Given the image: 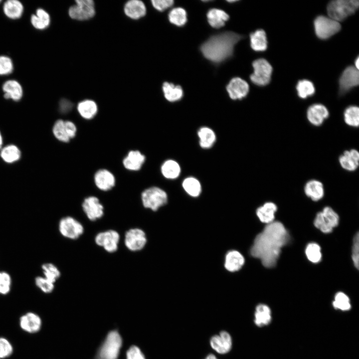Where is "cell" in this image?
Masks as SVG:
<instances>
[{
    "instance_id": "obj_1",
    "label": "cell",
    "mask_w": 359,
    "mask_h": 359,
    "mask_svg": "<svg viewBox=\"0 0 359 359\" xmlns=\"http://www.w3.org/2000/svg\"><path fill=\"white\" fill-rule=\"evenodd\" d=\"M289 240L284 225L279 221L267 224L255 237L250 249L251 255L259 259L266 268L274 267L279 257L281 248Z\"/></svg>"
},
{
    "instance_id": "obj_2",
    "label": "cell",
    "mask_w": 359,
    "mask_h": 359,
    "mask_svg": "<svg viewBox=\"0 0 359 359\" xmlns=\"http://www.w3.org/2000/svg\"><path fill=\"white\" fill-rule=\"evenodd\" d=\"M243 38V35L234 32H222L209 38L200 49L207 59L218 64L232 56L235 45Z\"/></svg>"
},
{
    "instance_id": "obj_3",
    "label": "cell",
    "mask_w": 359,
    "mask_h": 359,
    "mask_svg": "<svg viewBox=\"0 0 359 359\" xmlns=\"http://www.w3.org/2000/svg\"><path fill=\"white\" fill-rule=\"evenodd\" d=\"M358 0H336L331 1L327 6L329 17L338 22L345 20L358 9Z\"/></svg>"
},
{
    "instance_id": "obj_4",
    "label": "cell",
    "mask_w": 359,
    "mask_h": 359,
    "mask_svg": "<svg viewBox=\"0 0 359 359\" xmlns=\"http://www.w3.org/2000/svg\"><path fill=\"white\" fill-rule=\"evenodd\" d=\"M141 200L144 207L156 211L167 203L168 195L163 189L153 186L142 192Z\"/></svg>"
},
{
    "instance_id": "obj_5",
    "label": "cell",
    "mask_w": 359,
    "mask_h": 359,
    "mask_svg": "<svg viewBox=\"0 0 359 359\" xmlns=\"http://www.w3.org/2000/svg\"><path fill=\"white\" fill-rule=\"evenodd\" d=\"M122 338L116 331L110 332L102 345L98 359H117L122 346Z\"/></svg>"
},
{
    "instance_id": "obj_6",
    "label": "cell",
    "mask_w": 359,
    "mask_h": 359,
    "mask_svg": "<svg viewBox=\"0 0 359 359\" xmlns=\"http://www.w3.org/2000/svg\"><path fill=\"white\" fill-rule=\"evenodd\" d=\"M339 221V217L336 212L331 207L326 206L317 214L314 224L323 233H329L338 225Z\"/></svg>"
},
{
    "instance_id": "obj_7",
    "label": "cell",
    "mask_w": 359,
    "mask_h": 359,
    "mask_svg": "<svg viewBox=\"0 0 359 359\" xmlns=\"http://www.w3.org/2000/svg\"><path fill=\"white\" fill-rule=\"evenodd\" d=\"M253 73L250 75L251 81L260 86L266 85L271 80L272 67L265 59L260 58L252 63Z\"/></svg>"
},
{
    "instance_id": "obj_8",
    "label": "cell",
    "mask_w": 359,
    "mask_h": 359,
    "mask_svg": "<svg viewBox=\"0 0 359 359\" xmlns=\"http://www.w3.org/2000/svg\"><path fill=\"white\" fill-rule=\"evenodd\" d=\"M315 31L317 36L320 39H328L337 32L341 26L339 22L324 15L316 18L314 22Z\"/></svg>"
},
{
    "instance_id": "obj_9",
    "label": "cell",
    "mask_w": 359,
    "mask_h": 359,
    "mask_svg": "<svg viewBox=\"0 0 359 359\" xmlns=\"http://www.w3.org/2000/svg\"><path fill=\"white\" fill-rule=\"evenodd\" d=\"M120 240V234L113 229L99 232L94 238L96 244L109 253H113L117 251Z\"/></svg>"
},
{
    "instance_id": "obj_10",
    "label": "cell",
    "mask_w": 359,
    "mask_h": 359,
    "mask_svg": "<svg viewBox=\"0 0 359 359\" xmlns=\"http://www.w3.org/2000/svg\"><path fill=\"white\" fill-rule=\"evenodd\" d=\"M124 241L128 250L132 252H138L145 247L147 238L143 229L135 227L129 229L125 232Z\"/></svg>"
},
{
    "instance_id": "obj_11",
    "label": "cell",
    "mask_w": 359,
    "mask_h": 359,
    "mask_svg": "<svg viewBox=\"0 0 359 359\" xmlns=\"http://www.w3.org/2000/svg\"><path fill=\"white\" fill-rule=\"evenodd\" d=\"M233 339L227 331L222 330L212 335L209 339V344L216 354L225 355L231 352L233 347Z\"/></svg>"
},
{
    "instance_id": "obj_12",
    "label": "cell",
    "mask_w": 359,
    "mask_h": 359,
    "mask_svg": "<svg viewBox=\"0 0 359 359\" xmlns=\"http://www.w3.org/2000/svg\"><path fill=\"white\" fill-rule=\"evenodd\" d=\"M76 4L70 7L69 16L78 20H86L95 14V4L92 0H77Z\"/></svg>"
},
{
    "instance_id": "obj_13",
    "label": "cell",
    "mask_w": 359,
    "mask_h": 359,
    "mask_svg": "<svg viewBox=\"0 0 359 359\" xmlns=\"http://www.w3.org/2000/svg\"><path fill=\"white\" fill-rule=\"evenodd\" d=\"M45 277L36 278V285L44 293L51 292L54 287V283L60 276V272L58 269L51 263L44 264L42 266Z\"/></svg>"
},
{
    "instance_id": "obj_14",
    "label": "cell",
    "mask_w": 359,
    "mask_h": 359,
    "mask_svg": "<svg viewBox=\"0 0 359 359\" xmlns=\"http://www.w3.org/2000/svg\"><path fill=\"white\" fill-rule=\"evenodd\" d=\"M59 229L62 235L72 240L78 239L84 232L83 224L71 216H66L60 220Z\"/></svg>"
},
{
    "instance_id": "obj_15",
    "label": "cell",
    "mask_w": 359,
    "mask_h": 359,
    "mask_svg": "<svg viewBox=\"0 0 359 359\" xmlns=\"http://www.w3.org/2000/svg\"><path fill=\"white\" fill-rule=\"evenodd\" d=\"M82 208L87 218L91 221H96L101 219L104 214L103 204L94 196L85 198L82 203Z\"/></svg>"
},
{
    "instance_id": "obj_16",
    "label": "cell",
    "mask_w": 359,
    "mask_h": 359,
    "mask_svg": "<svg viewBox=\"0 0 359 359\" xmlns=\"http://www.w3.org/2000/svg\"><path fill=\"white\" fill-rule=\"evenodd\" d=\"M359 83V70L355 66L347 67L343 72L339 79V93L344 95Z\"/></svg>"
},
{
    "instance_id": "obj_17",
    "label": "cell",
    "mask_w": 359,
    "mask_h": 359,
    "mask_svg": "<svg viewBox=\"0 0 359 359\" xmlns=\"http://www.w3.org/2000/svg\"><path fill=\"white\" fill-rule=\"evenodd\" d=\"M20 329L28 334H35L41 329L42 321L37 314L29 312L20 316L19 319Z\"/></svg>"
},
{
    "instance_id": "obj_18",
    "label": "cell",
    "mask_w": 359,
    "mask_h": 359,
    "mask_svg": "<svg viewBox=\"0 0 359 359\" xmlns=\"http://www.w3.org/2000/svg\"><path fill=\"white\" fill-rule=\"evenodd\" d=\"M329 116V112L327 108L322 104H314L307 111L308 121L316 127L322 125Z\"/></svg>"
},
{
    "instance_id": "obj_19",
    "label": "cell",
    "mask_w": 359,
    "mask_h": 359,
    "mask_svg": "<svg viewBox=\"0 0 359 359\" xmlns=\"http://www.w3.org/2000/svg\"><path fill=\"white\" fill-rule=\"evenodd\" d=\"M226 90L233 100H240L247 96L249 92L248 83L239 77L232 78L227 85Z\"/></svg>"
},
{
    "instance_id": "obj_20",
    "label": "cell",
    "mask_w": 359,
    "mask_h": 359,
    "mask_svg": "<svg viewBox=\"0 0 359 359\" xmlns=\"http://www.w3.org/2000/svg\"><path fill=\"white\" fill-rule=\"evenodd\" d=\"M340 166L348 172H354L359 166V152L355 149L345 151L339 157Z\"/></svg>"
},
{
    "instance_id": "obj_21",
    "label": "cell",
    "mask_w": 359,
    "mask_h": 359,
    "mask_svg": "<svg viewBox=\"0 0 359 359\" xmlns=\"http://www.w3.org/2000/svg\"><path fill=\"white\" fill-rule=\"evenodd\" d=\"M94 181L99 189L103 191H107L115 185V178L114 175L107 170L101 169L95 173Z\"/></svg>"
},
{
    "instance_id": "obj_22",
    "label": "cell",
    "mask_w": 359,
    "mask_h": 359,
    "mask_svg": "<svg viewBox=\"0 0 359 359\" xmlns=\"http://www.w3.org/2000/svg\"><path fill=\"white\" fill-rule=\"evenodd\" d=\"M304 191L306 195L315 201L321 199L325 193L323 183L315 179L310 180L305 183Z\"/></svg>"
},
{
    "instance_id": "obj_23",
    "label": "cell",
    "mask_w": 359,
    "mask_h": 359,
    "mask_svg": "<svg viewBox=\"0 0 359 359\" xmlns=\"http://www.w3.org/2000/svg\"><path fill=\"white\" fill-rule=\"evenodd\" d=\"M4 97L15 101H19L23 96V89L21 84L15 80H8L2 85Z\"/></svg>"
},
{
    "instance_id": "obj_24",
    "label": "cell",
    "mask_w": 359,
    "mask_h": 359,
    "mask_svg": "<svg viewBox=\"0 0 359 359\" xmlns=\"http://www.w3.org/2000/svg\"><path fill=\"white\" fill-rule=\"evenodd\" d=\"M124 10L125 14L133 19H138L144 16L146 13V6L140 0L128 1L124 5Z\"/></svg>"
},
{
    "instance_id": "obj_25",
    "label": "cell",
    "mask_w": 359,
    "mask_h": 359,
    "mask_svg": "<svg viewBox=\"0 0 359 359\" xmlns=\"http://www.w3.org/2000/svg\"><path fill=\"white\" fill-rule=\"evenodd\" d=\"M145 161V157L139 151H131L124 159V167L130 171H138Z\"/></svg>"
},
{
    "instance_id": "obj_26",
    "label": "cell",
    "mask_w": 359,
    "mask_h": 359,
    "mask_svg": "<svg viewBox=\"0 0 359 359\" xmlns=\"http://www.w3.org/2000/svg\"><path fill=\"white\" fill-rule=\"evenodd\" d=\"M277 210L276 204L267 202L257 209L256 215L262 222L269 224L274 221Z\"/></svg>"
},
{
    "instance_id": "obj_27",
    "label": "cell",
    "mask_w": 359,
    "mask_h": 359,
    "mask_svg": "<svg viewBox=\"0 0 359 359\" xmlns=\"http://www.w3.org/2000/svg\"><path fill=\"white\" fill-rule=\"evenodd\" d=\"M244 258L237 251L231 250L225 256L224 266L229 271L234 272L239 270L244 265Z\"/></svg>"
},
{
    "instance_id": "obj_28",
    "label": "cell",
    "mask_w": 359,
    "mask_h": 359,
    "mask_svg": "<svg viewBox=\"0 0 359 359\" xmlns=\"http://www.w3.org/2000/svg\"><path fill=\"white\" fill-rule=\"evenodd\" d=\"M271 320V311L266 305L260 304L255 308L254 322L256 326L261 327L267 325Z\"/></svg>"
},
{
    "instance_id": "obj_29",
    "label": "cell",
    "mask_w": 359,
    "mask_h": 359,
    "mask_svg": "<svg viewBox=\"0 0 359 359\" xmlns=\"http://www.w3.org/2000/svg\"><path fill=\"white\" fill-rule=\"evenodd\" d=\"M199 144L201 148L207 149L215 143L216 136L214 131L208 127H202L197 131Z\"/></svg>"
},
{
    "instance_id": "obj_30",
    "label": "cell",
    "mask_w": 359,
    "mask_h": 359,
    "mask_svg": "<svg viewBox=\"0 0 359 359\" xmlns=\"http://www.w3.org/2000/svg\"><path fill=\"white\" fill-rule=\"evenodd\" d=\"M4 14L9 18L16 19L20 18L23 12L22 3L17 0H8L3 5Z\"/></svg>"
},
{
    "instance_id": "obj_31",
    "label": "cell",
    "mask_w": 359,
    "mask_h": 359,
    "mask_svg": "<svg viewBox=\"0 0 359 359\" xmlns=\"http://www.w3.org/2000/svg\"><path fill=\"white\" fill-rule=\"evenodd\" d=\"M208 22L213 28H219L223 26L229 19V15L224 11L217 9H210L207 13Z\"/></svg>"
},
{
    "instance_id": "obj_32",
    "label": "cell",
    "mask_w": 359,
    "mask_h": 359,
    "mask_svg": "<svg viewBox=\"0 0 359 359\" xmlns=\"http://www.w3.org/2000/svg\"><path fill=\"white\" fill-rule=\"evenodd\" d=\"M250 45L256 51H264L267 48V39L265 31L258 29L250 34Z\"/></svg>"
},
{
    "instance_id": "obj_33",
    "label": "cell",
    "mask_w": 359,
    "mask_h": 359,
    "mask_svg": "<svg viewBox=\"0 0 359 359\" xmlns=\"http://www.w3.org/2000/svg\"><path fill=\"white\" fill-rule=\"evenodd\" d=\"M163 176L167 179L174 180L178 178L181 173L180 164L174 160L165 161L161 168Z\"/></svg>"
},
{
    "instance_id": "obj_34",
    "label": "cell",
    "mask_w": 359,
    "mask_h": 359,
    "mask_svg": "<svg viewBox=\"0 0 359 359\" xmlns=\"http://www.w3.org/2000/svg\"><path fill=\"white\" fill-rule=\"evenodd\" d=\"M30 22L36 29L43 30L48 27L50 24V15L46 10L39 8L36 9L35 14L31 16Z\"/></svg>"
},
{
    "instance_id": "obj_35",
    "label": "cell",
    "mask_w": 359,
    "mask_h": 359,
    "mask_svg": "<svg viewBox=\"0 0 359 359\" xmlns=\"http://www.w3.org/2000/svg\"><path fill=\"white\" fill-rule=\"evenodd\" d=\"M162 88L165 98L170 102L179 101L183 96L182 89L179 85L166 82L163 83Z\"/></svg>"
},
{
    "instance_id": "obj_36",
    "label": "cell",
    "mask_w": 359,
    "mask_h": 359,
    "mask_svg": "<svg viewBox=\"0 0 359 359\" xmlns=\"http://www.w3.org/2000/svg\"><path fill=\"white\" fill-rule=\"evenodd\" d=\"M96 103L91 100H85L78 104L77 110L81 117L85 119L93 118L97 112Z\"/></svg>"
},
{
    "instance_id": "obj_37",
    "label": "cell",
    "mask_w": 359,
    "mask_h": 359,
    "mask_svg": "<svg viewBox=\"0 0 359 359\" xmlns=\"http://www.w3.org/2000/svg\"><path fill=\"white\" fill-rule=\"evenodd\" d=\"M184 190L192 197L198 196L201 192V185L198 180L193 177L185 178L182 182Z\"/></svg>"
},
{
    "instance_id": "obj_38",
    "label": "cell",
    "mask_w": 359,
    "mask_h": 359,
    "mask_svg": "<svg viewBox=\"0 0 359 359\" xmlns=\"http://www.w3.org/2000/svg\"><path fill=\"white\" fill-rule=\"evenodd\" d=\"M344 120L349 126L356 128L359 126V108L355 105L348 107L344 112Z\"/></svg>"
},
{
    "instance_id": "obj_39",
    "label": "cell",
    "mask_w": 359,
    "mask_h": 359,
    "mask_svg": "<svg viewBox=\"0 0 359 359\" xmlns=\"http://www.w3.org/2000/svg\"><path fill=\"white\" fill-rule=\"evenodd\" d=\"M21 156L19 149L15 145H9L4 147L0 152V157L7 163H12L18 161Z\"/></svg>"
},
{
    "instance_id": "obj_40",
    "label": "cell",
    "mask_w": 359,
    "mask_h": 359,
    "mask_svg": "<svg viewBox=\"0 0 359 359\" xmlns=\"http://www.w3.org/2000/svg\"><path fill=\"white\" fill-rule=\"evenodd\" d=\"M296 90L298 96L302 99H306L315 94V88L313 83L308 80H301L298 81L296 85Z\"/></svg>"
},
{
    "instance_id": "obj_41",
    "label": "cell",
    "mask_w": 359,
    "mask_h": 359,
    "mask_svg": "<svg viewBox=\"0 0 359 359\" xmlns=\"http://www.w3.org/2000/svg\"><path fill=\"white\" fill-rule=\"evenodd\" d=\"M170 21L178 26L183 25L187 21L186 12L181 7L173 8L169 14Z\"/></svg>"
},
{
    "instance_id": "obj_42",
    "label": "cell",
    "mask_w": 359,
    "mask_h": 359,
    "mask_svg": "<svg viewBox=\"0 0 359 359\" xmlns=\"http://www.w3.org/2000/svg\"><path fill=\"white\" fill-rule=\"evenodd\" d=\"M53 133L57 139L62 142L67 143L70 140L68 135L65 121L58 120L53 127Z\"/></svg>"
},
{
    "instance_id": "obj_43",
    "label": "cell",
    "mask_w": 359,
    "mask_h": 359,
    "mask_svg": "<svg viewBox=\"0 0 359 359\" xmlns=\"http://www.w3.org/2000/svg\"><path fill=\"white\" fill-rule=\"evenodd\" d=\"M305 253L308 260L314 263H318L321 260V247L316 243H309L306 248Z\"/></svg>"
},
{
    "instance_id": "obj_44",
    "label": "cell",
    "mask_w": 359,
    "mask_h": 359,
    "mask_svg": "<svg viewBox=\"0 0 359 359\" xmlns=\"http://www.w3.org/2000/svg\"><path fill=\"white\" fill-rule=\"evenodd\" d=\"M333 305L335 308L342 311H348L351 307L348 296L341 292L336 294Z\"/></svg>"
},
{
    "instance_id": "obj_45",
    "label": "cell",
    "mask_w": 359,
    "mask_h": 359,
    "mask_svg": "<svg viewBox=\"0 0 359 359\" xmlns=\"http://www.w3.org/2000/svg\"><path fill=\"white\" fill-rule=\"evenodd\" d=\"M13 347L10 342L4 337H0V359H5L11 356Z\"/></svg>"
},
{
    "instance_id": "obj_46",
    "label": "cell",
    "mask_w": 359,
    "mask_h": 359,
    "mask_svg": "<svg viewBox=\"0 0 359 359\" xmlns=\"http://www.w3.org/2000/svg\"><path fill=\"white\" fill-rule=\"evenodd\" d=\"M13 64L11 59L5 55L0 56V75H7L13 71Z\"/></svg>"
},
{
    "instance_id": "obj_47",
    "label": "cell",
    "mask_w": 359,
    "mask_h": 359,
    "mask_svg": "<svg viewBox=\"0 0 359 359\" xmlns=\"http://www.w3.org/2000/svg\"><path fill=\"white\" fill-rule=\"evenodd\" d=\"M10 278L5 272H0V294H6L10 290Z\"/></svg>"
},
{
    "instance_id": "obj_48",
    "label": "cell",
    "mask_w": 359,
    "mask_h": 359,
    "mask_svg": "<svg viewBox=\"0 0 359 359\" xmlns=\"http://www.w3.org/2000/svg\"><path fill=\"white\" fill-rule=\"evenodd\" d=\"M352 259L355 267L358 269L359 266V234L358 232L355 236L353 240Z\"/></svg>"
},
{
    "instance_id": "obj_49",
    "label": "cell",
    "mask_w": 359,
    "mask_h": 359,
    "mask_svg": "<svg viewBox=\"0 0 359 359\" xmlns=\"http://www.w3.org/2000/svg\"><path fill=\"white\" fill-rule=\"evenodd\" d=\"M151 2L154 8L160 11L170 7L174 3L173 0H153Z\"/></svg>"
},
{
    "instance_id": "obj_50",
    "label": "cell",
    "mask_w": 359,
    "mask_h": 359,
    "mask_svg": "<svg viewBox=\"0 0 359 359\" xmlns=\"http://www.w3.org/2000/svg\"><path fill=\"white\" fill-rule=\"evenodd\" d=\"M127 359H146L141 350L137 346L131 347L127 352Z\"/></svg>"
},
{
    "instance_id": "obj_51",
    "label": "cell",
    "mask_w": 359,
    "mask_h": 359,
    "mask_svg": "<svg viewBox=\"0 0 359 359\" xmlns=\"http://www.w3.org/2000/svg\"><path fill=\"white\" fill-rule=\"evenodd\" d=\"M65 125L70 139L74 138L76 135L77 131L75 125L73 122L69 121H65Z\"/></svg>"
},
{
    "instance_id": "obj_52",
    "label": "cell",
    "mask_w": 359,
    "mask_h": 359,
    "mask_svg": "<svg viewBox=\"0 0 359 359\" xmlns=\"http://www.w3.org/2000/svg\"><path fill=\"white\" fill-rule=\"evenodd\" d=\"M72 107V104L68 100L62 99L59 103V109L60 112L66 113L70 110Z\"/></svg>"
},
{
    "instance_id": "obj_53",
    "label": "cell",
    "mask_w": 359,
    "mask_h": 359,
    "mask_svg": "<svg viewBox=\"0 0 359 359\" xmlns=\"http://www.w3.org/2000/svg\"><path fill=\"white\" fill-rule=\"evenodd\" d=\"M203 359H219L215 354L209 353L207 354Z\"/></svg>"
},
{
    "instance_id": "obj_54",
    "label": "cell",
    "mask_w": 359,
    "mask_h": 359,
    "mask_svg": "<svg viewBox=\"0 0 359 359\" xmlns=\"http://www.w3.org/2000/svg\"><path fill=\"white\" fill-rule=\"evenodd\" d=\"M355 67L357 69H359V58L358 57L356 58V60H355Z\"/></svg>"
},
{
    "instance_id": "obj_55",
    "label": "cell",
    "mask_w": 359,
    "mask_h": 359,
    "mask_svg": "<svg viewBox=\"0 0 359 359\" xmlns=\"http://www.w3.org/2000/svg\"><path fill=\"white\" fill-rule=\"evenodd\" d=\"M2 139L1 134L0 133V149L1 148V147L2 146Z\"/></svg>"
},
{
    "instance_id": "obj_56",
    "label": "cell",
    "mask_w": 359,
    "mask_h": 359,
    "mask_svg": "<svg viewBox=\"0 0 359 359\" xmlns=\"http://www.w3.org/2000/svg\"><path fill=\"white\" fill-rule=\"evenodd\" d=\"M235 1H236V0H228V2H235Z\"/></svg>"
},
{
    "instance_id": "obj_57",
    "label": "cell",
    "mask_w": 359,
    "mask_h": 359,
    "mask_svg": "<svg viewBox=\"0 0 359 359\" xmlns=\"http://www.w3.org/2000/svg\"><path fill=\"white\" fill-rule=\"evenodd\" d=\"M1 2V0H0V2Z\"/></svg>"
}]
</instances>
